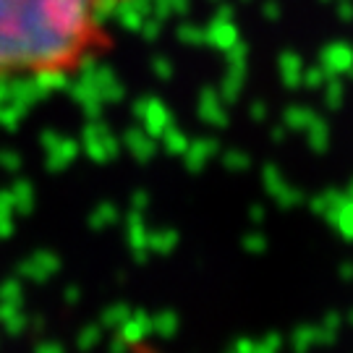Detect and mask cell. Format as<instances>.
Segmentation results:
<instances>
[{
	"label": "cell",
	"instance_id": "cell-1",
	"mask_svg": "<svg viewBox=\"0 0 353 353\" xmlns=\"http://www.w3.org/2000/svg\"><path fill=\"white\" fill-rule=\"evenodd\" d=\"M118 0H0V76L68 74L108 48Z\"/></svg>",
	"mask_w": 353,
	"mask_h": 353
}]
</instances>
